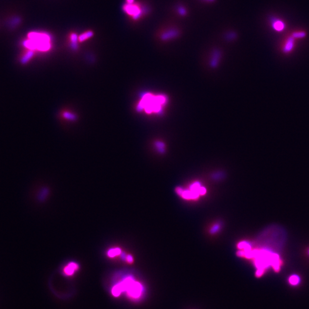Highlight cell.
<instances>
[{
	"instance_id": "1",
	"label": "cell",
	"mask_w": 309,
	"mask_h": 309,
	"mask_svg": "<svg viewBox=\"0 0 309 309\" xmlns=\"http://www.w3.org/2000/svg\"><path fill=\"white\" fill-rule=\"evenodd\" d=\"M123 291H126L128 295L132 298L137 299L142 295L143 287L140 283L129 276L113 287L112 294L115 296H118Z\"/></svg>"
},
{
	"instance_id": "2",
	"label": "cell",
	"mask_w": 309,
	"mask_h": 309,
	"mask_svg": "<svg viewBox=\"0 0 309 309\" xmlns=\"http://www.w3.org/2000/svg\"><path fill=\"white\" fill-rule=\"evenodd\" d=\"M166 99L163 96H153L147 94L138 104V109L141 111L144 109L147 113H159L162 110Z\"/></svg>"
},
{
	"instance_id": "3",
	"label": "cell",
	"mask_w": 309,
	"mask_h": 309,
	"mask_svg": "<svg viewBox=\"0 0 309 309\" xmlns=\"http://www.w3.org/2000/svg\"><path fill=\"white\" fill-rule=\"evenodd\" d=\"M28 38L25 45L31 50L47 51L51 48V38L47 33L31 32L28 34Z\"/></svg>"
},
{
	"instance_id": "4",
	"label": "cell",
	"mask_w": 309,
	"mask_h": 309,
	"mask_svg": "<svg viewBox=\"0 0 309 309\" xmlns=\"http://www.w3.org/2000/svg\"><path fill=\"white\" fill-rule=\"evenodd\" d=\"M123 9L125 13L132 16L134 19H138L141 14V10L139 7L132 4L125 5L123 7Z\"/></svg>"
},
{
	"instance_id": "5",
	"label": "cell",
	"mask_w": 309,
	"mask_h": 309,
	"mask_svg": "<svg viewBox=\"0 0 309 309\" xmlns=\"http://www.w3.org/2000/svg\"><path fill=\"white\" fill-rule=\"evenodd\" d=\"M180 32L178 29L172 28V29H167V31H165L164 32L162 33V34L160 36V38L162 41H170L171 39H173L177 38L180 36Z\"/></svg>"
},
{
	"instance_id": "6",
	"label": "cell",
	"mask_w": 309,
	"mask_h": 309,
	"mask_svg": "<svg viewBox=\"0 0 309 309\" xmlns=\"http://www.w3.org/2000/svg\"><path fill=\"white\" fill-rule=\"evenodd\" d=\"M295 45V39L291 36L288 39L286 40V42L283 46V52L285 53H289L291 52Z\"/></svg>"
},
{
	"instance_id": "7",
	"label": "cell",
	"mask_w": 309,
	"mask_h": 309,
	"mask_svg": "<svg viewBox=\"0 0 309 309\" xmlns=\"http://www.w3.org/2000/svg\"><path fill=\"white\" fill-rule=\"evenodd\" d=\"M273 28L278 32H281L285 28V24L281 20H276L272 22Z\"/></svg>"
},
{
	"instance_id": "8",
	"label": "cell",
	"mask_w": 309,
	"mask_h": 309,
	"mask_svg": "<svg viewBox=\"0 0 309 309\" xmlns=\"http://www.w3.org/2000/svg\"><path fill=\"white\" fill-rule=\"evenodd\" d=\"M289 282L291 286H296L301 283V278L296 274L291 275L289 278Z\"/></svg>"
},
{
	"instance_id": "9",
	"label": "cell",
	"mask_w": 309,
	"mask_h": 309,
	"mask_svg": "<svg viewBox=\"0 0 309 309\" xmlns=\"http://www.w3.org/2000/svg\"><path fill=\"white\" fill-rule=\"evenodd\" d=\"M77 269V265L76 263H71L66 267L64 271L66 275H71L74 273V270H76Z\"/></svg>"
},
{
	"instance_id": "10",
	"label": "cell",
	"mask_w": 309,
	"mask_h": 309,
	"mask_svg": "<svg viewBox=\"0 0 309 309\" xmlns=\"http://www.w3.org/2000/svg\"><path fill=\"white\" fill-rule=\"evenodd\" d=\"M93 36V33L92 32V31L86 32V33H83L82 34H81L79 36V41H81V42H83L84 40L89 39L90 37H91Z\"/></svg>"
},
{
	"instance_id": "11",
	"label": "cell",
	"mask_w": 309,
	"mask_h": 309,
	"mask_svg": "<svg viewBox=\"0 0 309 309\" xmlns=\"http://www.w3.org/2000/svg\"><path fill=\"white\" fill-rule=\"evenodd\" d=\"M121 252V250L119 249H113L108 251V255L110 257H113L118 255Z\"/></svg>"
},
{
	"instance_id": "12",
	"label": "cell",
	"mask_w": 309,
	"mask_h": 309,
	"mask_svg": "<svg viewBox=\"0 0 309 309\" xmlns=\"http://www.w3.org/2000/svg\"><path fill=\"white\" fill-rule=\"evenodd\" d=\"M292 36L294 39H302L305 37L306 33L304 32H296L292 34Z\"/></svg>"
},
{
	"instance_id": "13",
	"label": "cell",
	"mask_w": 309,
	"mask_h": 309,
	"mask_svg": "<svg viewBox=\"0 0 309 309\" xmlns=\"http://www.w3.org/2000/svg\"><path fill=\"white\" fill-rule=\"evenodd\" d=\"M64 118L68 120H74L76 118V117L75 115H74L72 113H71L69 112H66L65 113H64L63 114Z\"/></svg>"
},
{
	"instance_id": "14",
	"label": "cell",
	"mask_w": 309,
	"mask_h": 309,
	"mask_svg": "<svg viewBox=\"0 0 309 309\" xmlns=\"http://www.w3.org/2000/svg\"><path fill=\"white\" fill-rule=\"evenodd\" d=\"M178 12L180 16H184L187 14V10L182 7H179L178 8Z\"/></svg>"
},
{
	"instance_id": "15",
	"label": "cell",
	"mask_w": 309,
	"mask_h": 309,
	"mask_svg": "<svg viewBox=\"0 0 309 309\" xmlns=\"http://www.w3.org/2000/svg\"><path fill=\"white\" fill-rule=\"evenodd\" d=\"M236 34L234 32H231V33H229L226 37L228 39H232L236 37Z\"/></svg>"
},
{
	"instance_id": "16",
	"label": "cell",
	"mask_w": 309,
	"mask_h": 309,
	"mask_svg": "<svg viewBox=\"0 0 309 309\" xmlns=\"http://www.w3.org/2000/svg\"><path fill=\"white\" fill-rule=\"evenodd\" d=\"M219 229V226L218 224H217V225H215V226H214L212 228V229H211V232H212V233L215 232H217V231H218Z\"/></svg>"
},
{
	"instance_id": "17",
	"label": "cell",
	"mask_w": 309,
	"mask_h": 309,
	"mask_svg": "<svg viewBox=\"0 0 309 309\" xmlns=\"http://www.w3.org/2000/svg\"><path fill=\"white\" fill-rule=\"evenodd\" d=\"M71 37V38L72 41L73 42H76V41H77V35L76 34H74V33H73V34H72Z\"/></svg>"
},
{
	"instance_id": "18",
	"label": "cell",
	"mask_w": 309,
	"mask_h": 309,
	"mask_svg": "<svg viewBox=\"0 0 309 309\" xmlns=\"http://www.w3.org/2000/svg\"><path fill=\"white\" fill-rule=\"evenodd\" d=\"M133 1H134V0H127V2H128V4H133Z\"/></svg>"
},
{
	"instance_id": "19",
	"label": "cell",
	"mask_w": 309,
	"mask_h": 309,
	"mask_svg": "<svg viewBox=\"0 0 309 309\" xmlns=\"http://www.w3.org/2000/svg\"><path fill=\"white\" fill-rule=\"evenodd\" d=\"M203 1H206V2H212L215 1V0H203Z\"/></svg>"
},
{
	"instance_id": "20",
	"label": "cell",
	"mask_w": 309,
	"mask_h": 309,
	"mask_svg": "<svg viewBox=\"0 0 309 309\" xmlns=\"http://www.w3.org/2000/svg\"><path fill=\"white\" fill-rule=\"evenodd\" d=\"M308 254H309V250H308Z\"/></svg>"
}]
</instances>
